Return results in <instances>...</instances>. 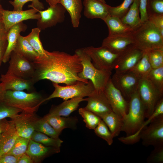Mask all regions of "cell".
I'll return each mask as SVG.
<instances>
[{
    "mask_svg": "<svg viewBox=\"0 0 163 163\" xmlns=\"http://www.w3.org/2000/svg\"><path fill=\"white\" fill-rule=\"evenodd\" d=\"M33 62L35 69L34 79L36 82L47 79L67 85L79 81L88 82V80L78 76L83 67L80 59L76 53L72 55L63 52L46 50L45 55L38 56Z\"/></svg>",
    "mask_w": 163,
    "mask_h": 163,
    "instance_id": "1",
    "label": "cell"
},
{
    "mask_svg": "<svg viewBox=\"0 0 163 163\" xmlns=\"http://www.w3.org/2000/svg\"><path fill=\"white\" fill-rule=\"evenodd\" d=\"M128 103V111L123 118L122 131L126 134L128 142L133 144L140 139V131L145 121V113L137 90Z\"/></svg>",
    "mask_w": 163,
    "mask_h": 163,
    "instance_id": "2",
    "label": "cell"
},
{
    "mask_svg": "<svg viewBox=\"0 0 163 163\" xmlns=\"http://www.w3.org/2000/svg\"><path fill=\"white\" fill-rule=\"evenodd\" d=\"M132 35L135 45L143 52L163 49V35L148 20L133 29Z\"/></svg>",
    "mask_w": 163,
    "mask_h": 163,
    "instance_id": "3",
    "label": "cell"
},
{
    "mask_svg": "<svg viewBox=\"0 0 163 163\" xmlns=\"http://www.w3.org/2000/svg\"><path fill=\"white\" fill-rule=\"evenodd\" d=\"M75 53L79 56L83 67L82 71L78 74L79 77L82 79L91 81L95 90L103 91L111 78L112 72L100 70L94 67L83 48L76 50Z\"/></svg>",
    "mask_w": 163,
    "mask_h": 163,
    "instance_id": "4",
    "label": "cell"
},
{
    "mask_svg": "<svg viewBox=\"0 0 163 163\" xmlns=\"http://www.w3.org/2000/svg\"><path fill=\"white\" fill-rule=\"evenodd\" d=\"M45 99L37 92L7 90L3 102L8 105L21 109L22 112L34 113L45 102Z\"/></svg>",
    "mask_w": 163,
    "mask_h": 163,
    "instance_id": "5",
    "label": "cell"
},
{
    "mask_svg": "<svg viewBox=\"0 0 163 163\" xmlns=\"http://www.w3.org/2000/svg\"><path fill=\"white\" fill-rule=\"evenodd\" d=\"M52 83L55 90L50 96L45 99V101L56 97L65 101L76 97H88L95 90L93 83L90 80L87 84L79 81L75 84L64 86L55 83Z\"/></svg>",
    "mask_w": 163,
    "mask_h": 163,
    "instance_id": "6",
    "label": "cell"
},
{
    "mask_svg": "<svg viewBox=\"0 0 163 163\" xmlns=\"http://www.w3.org/2000/svg\"><path fill=\"white\" fill-rule=\"evenodd\" d=\"M83 49L96 68L111 71L114 69L119 54L113 53L102 46L98 47H87Z\"/></svg>",
    "mask_w": 163,
    "mask_h": 163,
    "instance_id": "7",
    "label": "cell"
},
{
    "mask_svg": "<svg viewBox=\"0 0 163 163\" xmlns=\"http://www.w3.org/2000/svg\"><path fill=\"white\" fill-rule=\"evenodd\" d=\"M137 91L144 107L146 118L152 113L158 101L162 98V94L147 78L140 79Z\"/></svg>",
    "mask_w": 163,
    "mask_h": 163,
    "instance_id": "8",
    "label": "cell"
},
{
    "mask_svg": "<svg viewBox=\"0 0 163 163\" xmlns=\"http://www.w3.org/2000/svg\"><path fill=\"white\" fill-rule=\"evenodd\" d=\"M10 59L6 74L13 75L25 79H34L35 69L33 62L14 51L11 52Z\"/></svg>",
    "mask_w": 163,
    "mask_h": 163,
    "instance_id": "9",
    "label": "cell"
},
{
    "mask_svg": "<svg viewBox=\"0 0 163 163\" xmlns=\"http://www.w3.org/2000/svg\"><path fill=\"white\" fill-rule=\"evenodd\" d=\"M140 137L145 146L163 145V114L144 127L140 133Z\"/></svg>",
    "mask_w": 163,
    "mask_h": 163,
    "instance_id": "10",
    "label": "cell"
},
{
    "mask_svg": "<svg viewBox=\"0 0 163 163\" xmlns=\"http://www.w3.org/2000/svg\"><path fill=\"white\" fill-rule=\"evenodd\" d=\"M111 79L114 85L120 91L128 102L137 90L140 79L131 71L115 73Z\"/></svg>",
    "mask_w": 163,
    "mask_h": 163,
    "instance_id": "11",
    "label": "cell"
},
{
    "mask_svg": "<svg viewBox=\"0 0 163 163\" xmlns=\"http://www.w3.org/2000/svg\"><path fill=\"white\" fill-rule=\"evenodd\" d=\"M103 91L112 111L123 119L128 111L129 103L120 91L114 85L111 78Z\"/></svg>",
    "mask_w": 163,
    "mask_h": 163,
    "instance_id": "12",
    "label": "cell"
},
{
    "mask_svg": "<svg viewBox=\"0 0 163 163\" xmlns=\"http://www.w3.org/2000/svg\"><path fill=\"white\" fill-rule=\"evenodd\" d=\"M37 10L40 15V18L37 22V27L41 30L55 26L64 20L66 10L60 3L50 6L45 10Z\"/></svg>",
    "mask_w": 163,
    "mask_h": 163,
    "instance_id": "13",
    "label": "cell"
},
{
    "mask_svg": "<svg viewBox=\"0 0 163 163\" xmlns=\"http://www.w3.org/2000/svg\"><path fill=\"white\" fill-rule=\"evenodd\" d=\"M3 21L6 31L14 25L28 19L39 20L40 18V13L34 8L26 10L9 11L2 8L0 9Z\"/></svg>",
    "mask_w": 163,
    "mask_h": 163,
    "instance_id": "14",
    "label": "cell"
},
{
    "mask_svg": "<svg viewBox=\"0 0 163 163\" xmlns=\"http://www.w3.org/2000/svg\"><path fill=\"white\" fill-rule=\"evenodd\" d=\"M143 52L134 44L119 54L114 69L115 73L130 71L142 57Z\"/></svg>",
    "mask_w": 163,
    "mask_h": 163,
    "instance_id": "15",
    "label": "cell"
},
{
    "mask_svg": "<svg viewBox=\"0 0 163 163\" xmlns=\"http://www.w3.org/2000/svg\"><path fill=\"white\" fill-rule=\"evenodd\" d=\"M87 104L84 107L100 118L112 111L111 107L104 91H94L86 98Z\"/></svg>",
    "mask_w": 163,
    "mask_h": 163,
    "instance_id": "16",
    "label": "cell"
},
{
    "mask_svg": "<svg viewBox=\"0 0 163 163\" xmlns=\"http://www.w3.org/2000/svg\"><path fill=\"white\" fill-rule=\"evenodd\" d=\"M37 117L35 113L21 112L16 117L11 119L19 136L30 139L35 131L34 122Z\"/></svg>",
    "mask_w": 163,
    "mask_h": 163,
    "instance_id": "17",
    "label": "cell"
},
{
    "mask_svg": "<svg viewBox=\"0 0 163 163\" xmlns=\"http://www.w3.org/2000/svg\"><path fill=\"white\" fill-rule=\"evenodd\" d=\"M134 44L132 33L108 36L104 39L102 45L113 53L120 54Z\"/></svg>",
    "mask_w": 163,
    "mask_h": 163,
    "instance_id": "18",
    "label": "cell"
},
{
    "mask_svg": "<svg viewBox=\"0 0 163 163\" xmlns=\"http://www.w3.org/2000/svg\"><path fill=\"white\" fill-rule=\"evenodd\" d=\"M60 152V148L45 146L30 139L25 153L34 162H40L54 154Z\"/></svg>",
    "mask_w": 163,
    "mask_h": 163,
    "instance_id": "19",
    "label": "cell"
},
{
    "mask_svg": "<svg viewBox=\"0 0 163 163\" xmlns=\"http://www.w3.org/2000/svg\"><path fill=\"white\" fill-rule=\"evenodd\" d=\"M84 14L88 18L103 20L109 14L108 6L98 0H84Z\"/></svg>",
    "mask_w": 163,
    "mask_h": 163,
    "instance_id": "20",
    "label": "cell"
},
{
    "mask_svg": "<svg viewBox=\"0 0 163 163\" xmlns=\"http://www.w3.org/2000/svg\"><path fill=\"white\" fill-rule=\"evenodd\" d=\"M0 81L3 83L6 90L23 91L30 90L36 82L33 79H25L12 75H2Z\"/></svg>",
    "mask_w": 163,
    "mask_h": 163,
    "instance_id": "21",
    "label": "cell"
},
{
    "mask_svg": "<svg viewBox=\"0 0 163 163\" xmlns=\"http://www.w3.org/2000/svg\"><path fill=\"white\" fill-rule=\"evenodd\" d=\"M85 101H86V98L82 97H76L65 100L58 105L53 106L48 113L54 116L69 117L77 110L80 103Z\"/></svg>",
    "mask_w": 163,
    "mask_h": 163,
    "instance_id": "22",
    "label": "cell"
},
{
    "mask_svg": "<svg viewBox=\"0 0 163 163\" xmlns=\"http://www.w3.org/2000/svg\"><path fill=\"white\" fill-rule=\"evenodd\" d=\"M27 27L26 25L22 22L14 25L9 29L7 35L8 44L3 58V62L6 63L9 60L11 54L15 49L21 32L25 31Z\"/></svg>",
    "mask_w": 163,
    "mask_h": 163,
    "instance_id": "23",
    "label": "cell"
},
{
    "mask_svg": "<svg viewBox=\"0 0 163 163\" xmlns=\"http://www.w3.org/2000/svg\"><path fill=\"white\" fill-rule=\"evenodd\" d=\"M58 132L61 133L66 128L75 129L78 119L76 117H62L47 114L43 117Z\"/></svg>",
    "mask_w": 163,
    "mask_h": 163,
    "instance_id": "24",
    "label": "cell"
},
{
    "mask_svg": "<svg viewBox=\"0 0 163 163\" xmlns=\"http://www.w3.org/2000/svg\"><path fill=\"white\" fill-rule=\"evenodd\" d=\"M19 137L13 122L10 120L9 126L0 137V156L11 149Z\"/></svg>",
    "mask_w": 163,
    "mask_h": 163,
    "instance_id": "25",
    "label": "cell"
},
{
    "mask_svg": "<svg viewBox=\"0 0 163 163\" xmlns=\"http://www.w3.org/2000/svg\"><path fill=\"white\" fill-rule=\"evenodd\" d=\"M59 3L69 13L73 27H78L79 24L83 8L82 0H60Z\"/></svg>",
    "mask_w": 163,
    "mask_h": 163,
    "instance_id": "26",
    "label": "cell"
},
{
    "mask_svg": "<svg viewBox=\"0 0 163 163\" xmlns=\"http://www.w3.org/2000/svg\"><path fill=\"white\" fill-rule=\"evenodd\" d=\"M103 21L108 27L109 36L130 34L133 30L117 17L109 14Z\"/></svg>",
    "mask_w": 163,
    "mask_h": 163,
    "instance_id": "27",
    "label": "cell"
},
{
    "mask_svg": "<svg viewBox=\"0 0 163 163\" xmlns=\"http://www.w3.org/2000/svg\"><path fill=\"white\" fill-rule=\"evenodd\" d=\"M139 0H133L126 14L121 19L122 22L133 30L142 23L139 11Z\"/></svg>",
    "mask_w": 163,
    "mask_h": 163,
    "instance_id": "28",
    "label": "cell"
},
{
    "mask_svg": "<svg viewBox=\"0 0 163 163\" xmlns=\"http://www.w3.org/2000/svg\"><path fill=\"white\" fill-rule=\"evenodd\" d=\"M100 118L108 127L114 138L118 136L123 126V119L113 111L105 114Z\"/></svg>",
    "mask_w": 163,
    "mask_h": 163,
    "instance_id": "29",
    "label": "cell"
},
{
    "mask_svg": "<svg viewBox=\"0 0 163 163\" xmlns=\"http://www.w3.org/2000/svg\"><path fill=\"white\" fill-rule=\"evenodd\" d=\"M14 51L32 62L39 56L25 37L21 35Z\"/></svg>",
    "mask_w": 163,
    "mask_h": 163,
    "instance_id": "30",
    "label": "cell"
},
{
    "mask_svg": "<svg viewBox=\"0 0 163 163\" xmlns=\"http://www.w3.org/2000/svg\"><path fill=\"white\" fill-rule=\"evenodd\" d=\"M152 69L148 53L146 51H144L142 57L130 71L141 79L147 78Z\"/></svg>",
    "mask_w": 163,
    "mask_h": 163,
    "instance_id": "31",
    "label": "cell"
},
{
    "mask_svg": "<svg viewBox=\"0 0 163 163\" xmlns=\"http://www.w3.org/2000/svg\"><path fill=\"white\" fill-rule=\"evenodd\" d=\"M30 139L45 146L57 148H60L63 142V141L59 138H52L36 131L33 133Z\"/></svg>",
    "mask_w": 163,
    "mask_h": 163,
    "instance_id": "32",
    "label": "cell"
},
{
    "mask_svg": "<svg viewBox=\"0 0 163 163\" xmlns=\"http://www.w3.org/2000/svg\"><path fill=\"white\" fill-rule=\"evenodd\" d=\"M41 31L38 27L34 28L32 29L31 32L25 37L39 56L45 55L46 51L44 49L40 38Z\"/></svg>",
    "mask_w": 163,
    "mask_h": 163,
    "instance_id": "33",
    "label": "cell"
},
{
    "mask_svg": "<svg viewBox=\"0 0 163 163\" xmlns=\"http://www.w3.org/2000/svg\"><path fill=\"white\" fill-rule=\"evenodd\" d=\"M35 131L44 133L50 137L59 138L60 133L57 132L43 118L37 117L34 122Z\"/></svg>",
    "mask_w": 163,
    "mask_h": 163,
    "instance_id": "34",
    "label": "cell"
},
{
    "mask_svg": "<svg viewBox=\"0 0 163 163\" xmlns=\"http://www.w3.org/2000/svg\"><path fill=\"white\" fill-rule=\"evenodd\" d=\"M78 112L82 117L86 127L89 129L94 130L101 120L96 114L84 108H80Z\"/></svg>",
    "mask_w": 163,
    "mask_h": 163,
    "instance_id": "35",
    "label": "cell"
},
{
    "mask_svg": "<svg viewBox=\"0 0 163 163\" xmlns=\"http://www.w3.org/2000/svg\"><path fill=\"white\" fill-rule=\"evenodd\" d=\"M162 94H163V66L152 69L147 78Z\"/></svg>",
    "mask_w": 163,
    "mask_h": 163,
    "instance_id": "36",
    "label": "cell"
},
{
    "mask_svg": "<svg viewBox=\"0 0 163 163\" xmlns=\"http://www.w3.org/2000/svg\"><path fill=\"white\" fill-rule=\"evenodd\" d=\"M30 139L19 136L11 149L6 154L21 157L25 153Z\"/></svg>",
    "mask_w": 163,
    "mask_h": 163,
    "instance_id": "37",
    "label": "cell"
},
{
    "mask_svg": "<svg viewBox=\"0 0 163 163\" xmlns=\"http://www.w3.org/2000/svg\"><path fill=\"white\" fill-rule=\"evenodd\" d=\"M94 130L96 135L106 141L108 145L112 144L114 137L107 126L102 120Z\"/></svg>",
    "mask_w": 163,
    "mask_h": 163,
    "instance_id": "38",
    "label": "cell"
},
{
    "mask_svg": "<svg viewBox=\"0 0 163 163\" xmlns=\"http://www.w3.org/2000/svg\"><path fill=\"white\" fill-rule=\"evenodd\" d=\"M133 1V0H124L123 3L118 6L112 7L109 5V14L121 19L127 13Z\"/></svg>",
    "mask_w": 163,
    "mask_h": 163,
    "instance_id": "39",
    "label": "cell"
},
{
    "mask_svg": "<svg viewBox=\"0 0 163 163\" xmlns=\"http://www.w3.org/2000/svg\"><path fill=\"white\" fill-rule=\"evenodd\" d=\"M146 52L152 69L163 66V49H152Z\"/></svg>",
    "mask_w": 163,
    "mask_h": 163,
    "instance_id": "40",
    "label": "cell"
},
{
    "mask_svg": "<svg viewBox=\"0 0 163 163\" xmlns=\"http://www.w3.org/2000/svg\"><path fill=\"white\" fill-rule=\"evenodd\" d=\"M22 112L21 109L8 105L3 102H0V120L7 117L13 119Z\"/></svg>",
    "mask_w": 163,
    "mask_h": 163,
    "instance_id": "41",
    "label": "cell"
},
{
    "mask_svg": "<svg viewBox=\"0 0 163 163\" xmlns=\"http://www.w3.org/2000/svg\"><path fill=\"white\" fill-rule=\"evenodd\" d=\"M146 10L148 18L163 14V0H147Z\"/></svg>",
    "mask_w": 163,
    "mask_h": 163,
    "instance_id": "42",
    "label": "cell"
},
{
    "mask_svg": "<svg viewBox=\"0 0 163 163\" xmlns=\"http://www.w3.org/2000/svg\"><path fill=\"white\" fill-rule=\"evenodd\" d=\"M29 2H32L31 5H29V7L34 8L40 11L42 10L44 8L43 4L39 0H14L9 1V2L13 6V10L20 11L23 10L24 5Z\"/></svg>",
    "mask_w": 163,
    "mask_h": 163,
    "instance_id": "43",
    "label": "cell"
},
{
    "mask_svg": "<svg viewBox=\"0 0 163 163\" xmlns=\"http://www.w3.org/2000/svg\"><path fill=\"white\" fill-rule=\"evenodd\" d=\"M149 163H163V145L154 147L147 159Z\"/></svg>",
    "mask_w": 163,
    "mask_h": 163,
    "instance_id": "44",
    "label": "cell"
},
{
    "mask_svg": "<svg viewBox=\"0 0 163 163\" xmlns=\"http://www.w3.org/2000/svg\"><path fill=\"white\" fill-rule=\"evenodd\" d=\"M148 20L151 21L163 35V14L149 16Z\"/></svg>",
    "mask_w": 163,
    "mask_h": 163,
    "instance_id": "45",
    "label": "cell"
},
{
    "mask_svg": "<svg viewBox=\"0 0 163 163\" xmlns=\"http://www.w3.org/2000/svg\"><path fill=\"white\" fill-rule=\"evenodd\" d=\"M147 0H139V11L142 22L148 20L146 8Z\"/></svg>",
    "mask_w": 163,
    "mask_h": 163,
    "instance_id": "46",
    "label": "cell"
},
{
    "mask_svg": "<svg viewBox=\"0 0 163 163\" xmlns=\"http://www.w3.org/2000/svg\"><path fill=\"white\" fill-rule=\"evenodd\" d=\"M20 157L8 154L0 156V163H17Z\"/></svg>",
    "mask_w": 163,
    "mask_h": 163,
    "instance_id": "47",
    "label": "cell"
},
{
    "mask_svg": "<svg viewBox=\"0 0 163 163\" xmlns=\"http://www.w3.org/2000/svg\"><path fill=\"white\" fill-rule=\"evenodd\" d=\"M8 44L7 38H0V66L6 51Z\"/></svg>",
    "mask_w": 163,
    "mask_h": 163,
    "instance_id": "48",
    "label": "cell"
},
{
    "mask_svg": "<svg viewBox=\"0 0 163 163\" xmlns=\"http://www.w3.org/2000/svg\"><path fill=\"white\" fill-rule=\"evenodd\" d=\"M7 33L5 28L1 14L0 13V38H7Z\"/></svg>",
    "mask_w": 163,
    "mask_h": 163,
    "instance_id": "49",
    "label": "cell"
},
{
    "mask_svg": "<svg viewBox=\"0 0 163 163\" xmlns=\"http://www.w3.org/2000/svg\"><path fill=\"white\" fill-rule=\"evenodd\" d=\"M10 123V121L6 119L0 120V137L2 133L8 127Z\"/></svg>",
    "mask_w": 163,
    "mask_h": 163,
    "instance_id": "50",
    "label": "cell"
},
{
    "mask_svg": "<svg viewBox=\"0 0 163 163\" xmlns=\"http://www.w3.org/2000/svg\"><path fill=\"white\" fill-rule=\"evenodd\" d=\"M33 161L25 153L20 157L17 163H32Z\"/></svg>",
    "mask_w": 163,
    "mask_h": 163,
    "instance_id": "51",
    "label": "cell"
},
{
    "mask_svg": "<svg viewBox=\"0 0 163 163\" xmlns=\"http://www.w3.org/2000/svg\"><path fill=\"white\" fill-rule=\"evenodd\" d=\"M6 90L4 84L0 83V102H3Z\"/></svg>",
    "mask_w": 163,
    "mask_h": 163,
    "instance_id": "52",
    "label": "cell"
},
{
    "mask_svg": "<svg viewBox=\"0 0 163 163\" xmlns=\"http://www.w3.org/2000/svg\"><path fill=\"white\" fill-rule=\"evenodd\" d=\"M50 6H54L59 3L60 0H46Z\"/></svg>",
    "mask_w": 163,
    "mask_h": 163,
    "instance_id": "53",
    "label": "cell"
},
{
    "mask_svg": "<svg viewBox=\"0 0 163 163\" xmlns=\"http://www.w3.org/2000/svg\"><path fill=\"white\" fill-rule=\"evenodd\" d=\"M100 1H101L102 2H104V3H106L105 1L104 0H98Z\"/></svg>",
    "mask_w": 163,
    "mask_h": 163,
    "instance_id": "54",
    "label": "cell"
},
{
    "mask_svg": "<svg viewBox=\"0 0 163 163\" xmlns=\"http://www.w3.org/2000/svg\"><path fill=\"white\" fill-rule=\"evenodd\" d=\"M2 8V6H1V5L0 4V9H1Z\"/></svg>",
    "mask_w": 163,
    "mask_h": 163,
    "instance_id": "55",
    "label": "cell"
},
{
    "mask_svg": "<svg viewBox=\"0 0 163 163\" xmlns=\"http://www.w3.org/2000/svg\"></svg>",
    "mask_w": 163,
    "mask_h": 163,
    "instance_id": "56",
    "label": "cell"
}]
</instances>
